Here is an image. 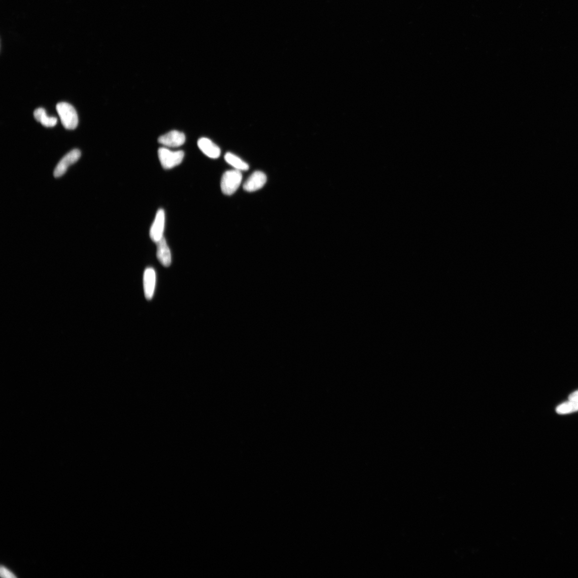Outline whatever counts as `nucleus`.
I'll list each match as a JSON object with an SVG mask.
<instances>
[{"label": "nucleus", "instance_id": "1", "mask_svg": "<svg viewBox=\"0 0 578 578\" xmlns=\"http://www.w3.org/2000/svg\"><path fill=\"white\" fill-rule=\"evenodd\" d=\"M57 110L64 127L68 130L76 129L78 124V115L75 109L67 102H60Z\"/></svg>", "mask_w": 578, "mask_h": 578}, {"label": "nucleus", "instance_id": "4", "mask_svg": "<svg viewBox=\"0 0 578 578\" xmlns=\"http://www.w3.org/2000/svg\"><path fill=\"white\" fill-rule=\"evenodd\" d=\"M80 156H81V152L77 149H74L67 154L56 166L54 171V177L59 178L64 175L68 168L76 163Z\"/></svg>", "mask_w": 578, "mask_h": 578}, {"label": "nucleus", "instance_id": "2", "mask_svg": "<svg viewBox=\"0 0 578 578\" xmlns=\"http://www.w3.org/2000/svg\"><path fill=\"white\" fill-rule=\"evenodd\" d=\"M243 179L240 171L232 170L224 173L221 181V189L223 194L231 196L238 190Z\"/></svg>", "mask_w": 578, "mask_h": 578}, {"label": "nucleus", "instance_id": "14", "mask_svg": "<svg viewBox=\"0 0 578 578\" xmlns=\"http://www.w3.org/2000/svg\"><path fill=\"white\" fill-rule=\"evenodd\" d=\"M0 574L1 576L4 578H16V576L11 573L8 569L4 567L1 566L0 569Z\"/></svg>", "mask_w": 578, "mask_h": 578}, {"label": "nucleus", "instance_id": "15", "mask_svg": "<svg viewBox=\"0 0 578 578\" xmlns=\"http://www.w3.org/2000/svg\"><path fill=\"white\" fill-rule=\"evenodd\" d=\"M569 400L578 402V390L571 394L569 396Z\"/></svg>", "mask_w": 578, "mask_h": 578}, {"label": "nucleus", "instance_id": "8", "mask_svg": "<svg viewBox=\"0 0 578 578\" xmlns=\"http://www.w3.org/2000/svg\"><path fill=\"white\" fill-rule=\"evenodd\" d=\"M155 283H156V273L155 270L148 267L146 269L143 276V284L145 298L147 300H151L153 297Z\"/></svg>", "mask_w": 578, "mask_h": 578}, {"label": "nucleus", "instance_id": "10", "mask_svg": "<svg viewBox=\"0 0 578 578\" xmlns=\"http://www.w3.org/2000/svg\"><path fill=\"white\" fill-rule=\"evenodd\" d=\"M156 244L157 256L160 263L165 267H169L171 263V255L165 238L161 239Z\"/></svg>", "mask_w": 578, "mask_h": 578}, {"label": "nucleus", "instance_id": "6", "mask_svg": "<svg viewBox=\"0 0 578 578\" xmlns=\"http://www.w3.org/2000/svg\"><path fill=\"white\" fill-rule=\"evenodd\" d=\"M185 139V136L183 133L177 130H172L160 136L158 142L166 147H178L184 144Z\"/></svg>", "mask_w": 578, "mask_h": 578}, {"label": "nucleus", "instance_id": "5", "mask_svg": "<svg viewBox=\"0 0 578 578\" xmlns=\"http://www.w3.org/2000/svg\"><path fill=\"white\" fill-rule=\"evenodd\" d=\"M165 226V212L163 209H160L155 215L150 232V238L155 243L164 238Z\"/></svg>", "mask_w": 578, "mask_h": 578}, {"label": "nucleus", "instance_id": "3", "mask_svg": "<svg viewBox=\"0 0 578 578\" xmlns=\"http://www.w3.org/2000/svg\"><path fill=\"white\" fill-rule=\"evenodd\" d=\"M160 163L165 170H170L181 164L184 157L182 151H172L166 147H161L158 150Z\"/></svg>", "mask_w": 578, "mask_h": 578}, {"label": "nucleus", "instance_id": "12", "mask_svg": "<svg viewBox=\"0 0 578 578\" xmlns=\"http://www.w3.org/2000/svg\"><path fill=\"white\" fill-rule=\"evenodd\" d=\"M226 162L233 166L236 170L246 171L249 170V166L238 156L232 153H227L225 156Z\"/></svg>", "mask_w": 578, "mask_h": 578}, {"label": "nucleus", "instance_id": "9", "mask_svg": "<svg viewBox=\"0 0 578 578\" xmlns=\"http://www.w3.org/2000/svg\"><path fill=\"white\" fill-rule=\"evenodd\" d=\"M198 146L201 151L208 158L217 159L220 156V148L208 138H201L199 139Z\"/></svg>", "mask_w": 578, "mask_h": 578}, {"label": "nucleus", "instance_id": "13", "mask_svg": "<svg viewBox=\"0 0 578 578\" xmlns=\"http://www.w3.org/2000/svg\"><path fill=\"white\" fill-rule=\"evenodd\" d=\"M559 414H567L578 411V402L569 400L558 406L556 408Z\"/></svg>", "mask_w": 578, "mask_h": 578}, {"label": "nucleus", "instance_id": "11", "mask_svg": "<svg viewBox=\"0 0 578 578\" xmlns=\"http://www.w3.org/2000/svg\"><path fill=\"white\" fill-rule=\"evenodd\" d=\"M34 117L37 121L40 122L42 126L46 127H54L57 125L58 122L57 117L48 116L46 114L45 109L42 108H39L35 110L34 111Z\"/></svg>", "mask_w": 578, "mask_h": 578}, {"label": "nucleus", "instance_id": "7", "mask_svg": "<svg viewBox=\"0 0 578 578\" xmlns=\"http://www.w3.org/2000/svg\"><path fill=\"white\" fill-rule=\"evenodd\" d=\"M266 174L256 171L248 177L243 185L244 190L248 192L256 191L263 188L267 182Z\"/></svg>", "mask_w": 578, "mask_h": 578}]
</instances>
